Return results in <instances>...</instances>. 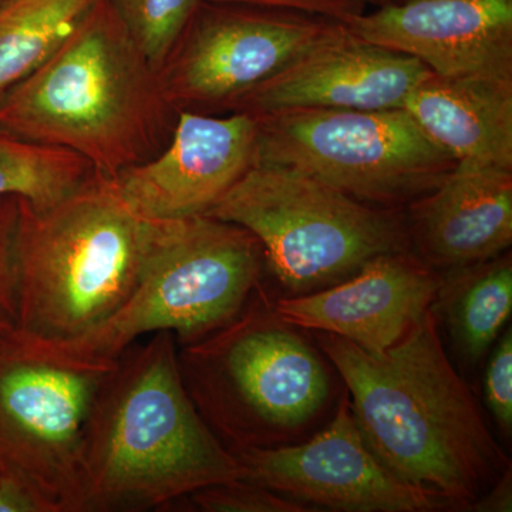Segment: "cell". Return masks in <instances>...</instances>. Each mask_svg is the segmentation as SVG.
Masks as SVG:
<instances>
[{
  "instance_id": "cell-6",
  "label": "cell",
  "mask_w": 512,
  "mask_h": 512,
  "mask_svg": "<svg viewBox=\"0 0 512 512\" xmlns=\"http://www.w3.org/2000/svg\"><path fill=\"white\" fill-rule=\"evenodd\" d=\"M265 272L261 242L237 224L205 214L153 221L143 272L120 308L76 338L45 340L62 355L97 363L119 362L158 332L187 345L237 318Z\"/></svg>"
},
{
  "instance_id": "cell-4",
  "label": "cell",
  "mask_w": 512,
  "mask_h": 512,
  "mask_svg": "<svg viewBox=\"0 0 512 512\" xmlns=\"http://www.w3.org/2000/svg\"><path fill=\"white\" fill-rule=\"evenodd\" d=\"M301 330L262 285L237 318L178 346L192 403L232 453L309 439L338 404L335 367Z\"/></svg>"
},
{
  "instance_id": "cell-13",
  "label": "cell",
  "mask_w": 512,
  "mask_h": 512,
  "mask_svg": "<svg viewBox=\"0 0 512 512\" xmlns=\"http://www.w3.org/2000/svg\"><path fill=\"white\" fill-rule=\"evenodd\" d=\"M433 73L420 60L353 35L343 23L232 107L251 116L295 109H403Z\"/></svg>"
},
{
  "instance_id": "cell-15",
  "label": "cell",
  "mask_w": 512,
  "mask_h": 512,
  "mask_svg": "<svg viewBox=\"0 0 512 512\" xmlns=\"http://www.w3.org/2000/svg\"><path fill=\"white\" fill-rule=\"evenodd\" d=\"M441 274L413 251L377 256L345 281L299 296H279L275 309L302 330L330 333L382 355L426 315Z\"/></svg>"
},
{
  "instance_id": "cell-5",
  "label": "cell",
  "mask_w": 512,
  "mask_h": 512,
  "mask_svg": "<svg viewBox=\"0 0 512 512\" xmlns=\"http://www.w3.org/2000/svg\"><path fill=\"white\" fill-rule=\"evenodd\" d=\"M151 227L99 174L53 204L19 200L18 328L67 340L100 325L136 288Z\"/></svg>"
},
{
  "instance_id": "cell-9",
  "label": "cell",
  "mask_w": 512,
  "mask_h": 512,
  "mask_svg": "<svg viewBox=\"0 0 512 512\" xmlns=\"http://www.w3.org/2000/svg\"><path fill=\"white\" fill-rule=\"evenodd\" d=\"M117 363L62 355L19 328L0 335V471L52 512H83L87 433Z\"/></svg>"
},
{
  "instance_id": "cell-18",
  "label": "cell",
  "mask_w": 512,
  "mask_h": 512,
  "mask_svg": "<svg viewBox=\"0 0 512 512\" xmlns=\"http://www.w3.org/2000/svg\"><path fill=\"white\" fill-rule=\"evenodd\" d=\"M441 278L431 311L446 326L458 357L477 366L511 318V252L441 272Z\"/></svg>"
},
{
  "instance_id": "cell-23",
  "label": "cell",
  "mask_w": 512,
  "mask_h": 512,
  "mask_svg": "<svg viewBox=\"0 0 512 512\" xmlns=\"http://www.w3.org/2000/svg\"><path fill=\"white\" fill-rule=\"evenodd\" d=\"M19 198L0 197V335L18 328L15 234Z\"/></svg>"
},
{
  "instance_id": "cell-1",
  "label": "cell",
  "mask_w": 512,
  "mask_h": 512,
  "mask_svg": "<svg viewBox=\"0 0 512 512\" xmlns=\"http://www.w3.org/2000/svg\"><path fill=\"white\" fill-rule=\"evenodd\" d=\"M313 340L349 390L370 450L441 507L468 511L510 466L451 365L431 308L382 355L330 333L313 332Z\"/></svg>"
},
{
  "instance_id": "cell-2",
  "label": "cell",
  "mask_w": 512,
  "mask_h": 512,
  "mask_svg": "<svg viewBox=\"0 0 512 512\" xmlns=\"http://www.w3.org/2000/svg\"><path fill=\"white\" fill-rule=\"evenodd\" d=\"M185 389L173 333L134 343L111 373L87 433L83 512L154 510L241 478Z\"/></svg>"
},
{
  "instance_id": "cell-8",
  "label": "cell",
  "mask_w": 512,
  "mask_h": 512,
  "mask_svg": "<svg viewBox=\"0 0 512 512\" xmlns=\"http://www.w3.org/2000/svg\"><path fill=\"white\" fill-rule=\"evenodd\" d=\"M254 117L255 163L291 168L375 207L404 210L457 164L404 109H295Z\"/></svg>"
},
{
  "instance_id": "cell-10",
  "label": "cell",
  "mask_w": 512,
  "mask_h": 512,
  "mask_svg": "<svg viewBox=\"0 0 512 512\" xmlns=\"http://www.w3.org/2000/svg\"><path fill=\"white\" fill-rule=\"evenodd\" d=\"M339 23L298 10L200 0L158 73L165 99L174 110H232Z\"/></svg>"
},
{
  "instance_id": "cell-19",
  "label": "cell",
  "mask_w": 512,
  "mask_h": 512,
  "mask_svg": "<svg viewBox=\"0 0 512 512\" xmlns=\"http://www.w3.org/2000/svg\"><path fill=\"white\" fill-rule=\"evenodd\" d=\"M100 0L0 2V101L49 59Z\"/></svg>"
},
{
  "instance_id": "cell-14",
  "label": "cell",
  "mask_w": 512,
  "mask_h": 512,
  "mask_svg": "<svg viewBox=\"0 0 512 512\" xmlns=\"http://www.w3.org/2000/svg\"><path fill=\"white\" fill-rule=\"evenodd\" d=\"M340 23L437 76L512 79V0H409Z\"/></svg>"
},
{
  "instance_id": "cell-24",
  "label": "cell",
  "mask_w": 512,
  "mask_h": 512,
  "mask_svg": "<svg viewBox=\"0 0 512 512\" xmlns=\"http://www.w3.org/2000/svg\"><path fill=\"white\" fill-rule=\"evenodd\" d=\"M484 396L487 409L504 434L512 431V330L490 350L484 375Z\"/></svg>"
},
{
  "instance_id": "cell-27",
  "label": "cell",
  "mask_w": 512,
  "mask_h": 512,
  "mask_svg": "<svg viewBox=\"0 0 512 512\" xmlns=\"http://www.w3.org/2000/svg\"><path fill=\"white\" fill-rule=\"evenodd\" d=\"M476 512H510L512 511V471L511 464L505 468L497 483L468 508Z\"/></svg>"
},
{
  "instance_id": "cell-29",
  "label": "cell",
  "mask_w": 512,
  "mask_h": 512,
  "mask_svg": "<svg viewBox=\"0 0 512 512\" xmlns=\"http://www.w3.org/2000/svg\"><path fill=\"white\" fill-rule=\"evenodd\" d=\"M0 2H2V0H0Z\"/></svg>"
},
{
  "instance_id": "cell-20",
  "label": "cell",
  "mask_w": 512,
  "mask_h": 512,
  "mask_svg": "<svg viewBox=\"0 0 512 512\" xmlns=\"http://www.w3.org/2000/svg\"><path fill=\"white\" fill-rule=\"evenodd\" d=\"M96 174L72 151L32 143L0 126V197L42 207L79 190Z\"/></svg>"
},
{
  "instance_id": "cell-25",
  "label": "cell",
  "mask_w": 512,
  "mask_h": 512,
  "mask_svg": "<svg viewBox=\"0 0 512 512\" xmlns=\"http://www.w3.org/2000/svg\"><path fill=\"white\" fill-rule=\"evenodd\" d=\"M218 2L298 10V12L309 13V15L338 20V22H345L353 16L360 15L369 5L367 0H218Z\"/></svg>"
},
{
  "instance_id": "cell-7",
  "label": "cell",
  "mask_w": 512,
  "mask_h": 512,
  "mask_svg": "<svg viewBox=\"0 0 512 512\" xmlns=\"http://www.w3.org/2000/svg\"><path fill=\"white\" fill-rule=\"evenodd\" d=\"M205 215L261 242L282 296L322 291L377 256L412 251L404 210L365 204L281 165L255 163Z\"/></svg>"
},
{
  "instance_id": "cell-16",
  "label": "cell",
  "mask_w": 512,
  "mask_h": 512,
  "mask_svg": "<svg viewBox=\"0 0 512 512\" xmlns=\"http://www.w3.org/2000/svg\"><path fill=\"white\" fill-rule=\"evenodd\" d=\"M404 214L412 251L440 274L495 258L512 244V170L457 163Z\"/></svg>"
},
{
  "instance_id": "cell-28",
  "label": "cell",
  "mask_w": 512,
  "mask_h": 512,
  "mask_svg": "<svg viewBox=\"0 0 512 512\" xmlns=\"http://www.w3.org/2000/svg\"><path fill=\"white\" fill-rule=\"evenodd\" d=\"M409 2V0H367L369 5L376 6V8H380V6L387 5H399V3Z\"/></svg>"
},
{
  "instance_id": "cell-3",
  "label": "cell",
  "mask_w": 512,
  "mask_h": 512,
  "mask_svg": "<svg viewBox=\"0 0 512 512\" xmlns=\"http://www.w3.org/2000/svg\"><path fill=\"white\" fill-rule=\"evenodd\" d=\"M173 106L109 0L0 101V126L82 157L101 177L160 153Z\"/></svg>"
},
{
  "instance_id": "cell-11",
  "label": "cell",
  "mask_w": 512,
  "mask_h": 512,
  "mask_svg": "<svg viewBox=\"0 0 512 512\" xmlns=\"http://www.w3.org/2000/svg\"><path fill=\"white\" fill-rule=\"evenodd\" d=\"M234 454L242 480L309 507L345 512H426L441 507L433 495L394 476L370 450L348 396H342L332 419L309 439Z\"/></svg>"
},
{
  "instance_id": "cell-26",
  "label": "cell",
  "mask_w": 512,
  "mask_h": 512,
  "mask_svg": "<svg viewBox=\"0 0 512 512\" xmlns=\"http://www.w3.org/2000/svg\"><path fill=\"white\" fill-rule=\"evenodd\" d=\"M0 512H52L46 501L18 477L0 471Z\"/></svg>"
},
{
  "instance_id": "cell-12",
  "label": "cell",
  "mask_w": 512,
  "mask_h": 512,
  "mask_svg": "<svg viewBox=\"0 0 512 512\" xmlns=\"http://www.w3.org/2000/svg\"><path fill=\"white\" fill-rule=\"evenodd\" d=\"M256 119L178 110L167 146L113 178L128 207L150 221L205 214L255 163Z\"/></svg>"
},
{
  "instance_id": "cell-21",
  "label": "cell",
  "mask_w": 512,
  "mask_h": 512,
  "mask_svg": "<svg viewBox=\"0 0 512 512\" xmlns=\"http://www.w3.org/2000/svg\"><path fill=\"white\" fill-rule=\"evenodd\" d=\"M109 3L134 45L160 73L200 0H109Z\"/></svg>"
},
{
  "instance_id": "cell-22",
  "label": "cell",
  "mask_w": 512,
  "mask_h": 512,
  "mask_svg": "<svg viewBox=\"0 0 512 512\" xmlns=\"http://www.w3.org/2000/svg\"><path fill=\"white\" fill-rule=\"evenodd\" d=\"M192 504L205 512H308L309 505L275 493L251 481L238 480L211 485L190 495Z\"/></svg>"
},
{
  "instance_id": "cell-17",
  "label": "cell",
  "mask_w": 512,
  "mask_h": 512,
  "mask_svg": "<svg viewBox=\"0 0 512 512\" xmlns=\"http://www.w3.org/2000/svg\"><path fill=\"white\" fill-rule=\"evenodd\" d=\"M403 109L456 163L512 170V79L431 73Z\"/></svg>"
}]
</instances>
